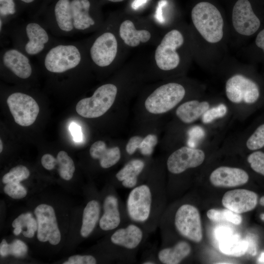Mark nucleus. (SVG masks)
<instances>
[{
  "label": "nucleus",
  "instance_id": "nucleus-4",
  "mask_svg": "<svg viewBox=\"0 0 264 264\" xmlns=\"http://www.w3.org/2000/svg\"><path fill=\"white\" fill-rule=\"evenodd\" d=\"M149 234L139 225L130 221L108 234L102 243L103 253L112 261L135 263L137 252Z\"/></svg>",
  "mask_w": 264,
  "mask_h": 264
},
{
  "label": "nucleus",
  "instance_id": "nucleus-1",
  "mask_svg": "<svg viewBox=\"0 0 264 264\" xmlns=\"http://www.w3.org/2000/svg\"><path fill=\"white\" fill-rule=\"evenodd\" d=\"M125 206L129 220L149 234L158 227L165 212V187L159 176L150 177L131 189Z\"/></svg>",
  "mask_w": 264,
  "mask_h": 264
},
{
  "label": "nucleus",
  "instance_id": "nucleus-23",
  "mask_svg": "<svg viewBox=\"0 0 264 264\" xmlns=\"http://www.w3.org/2000/svg\"><path fill=\"white\" fill-rule=\"evenodd\" d=\"M192 247L186 241L179 240L171 246L163 245L156 251L158 264H178L191 254Z\"/></svg>",
  "mask_w": 264,
  "mask_h": 264
},
{
  "label": "nucleus",
  "instance_id": "nucleus-36",
  "mask_svg": "<svg viewBox=\"0 0 264 264\" xmlns=\"http://www.w3.org/2000/svg\"><path fill=\"white\" fill-rule=\"evenodd\" d=\"M4 193L14 199H22L26 197L28 194L26 188L22 183H8L4 184L3 188Z\"/></svg>",
  "mask_w": 264,
  "mask_h": 264
},
{
  "label": "nucleus",
  "instance_id": "nucleus-6",
  "mask_svg": "<svg viewBox=\"0 0 264 264\" xmlns=\"http://www.w3.org/2000/svg\"><path fill=\"white\" fill-rule=\"evenodd\" d=\"M185 44V36L180 29L173 28L168 31L155 50L157 66L164 71L178 68L182 62L181 49Z\"/></svg>",
  "mask_w": 264,
  "mask_h": 264
},
{
  "label": "nucleus",
  "instance_id": "nucleus-45",
  "mask_svg": "<svg viewBox=\"0 0 264 264\" xmlns=\"http://www.w3.org/2000/svg\"><path fill=\"white\" fill-rule=\"evenodd\" d=\"M147 0H136L132 4V7L134 8H137L143 3H144Z\"/></svg>",
  "mask_w": 264,
  "mask_h": 264
},
{
  "label": "nucleus",
  "instance_id": "nucleus-13",
  "mask_svg": "<svg viewBox=\"0 0 264 264\" xmlns=\"http://www.w3.org/2000/svg\"><path fill=\"white\" fill-rule=\"evenodd\" d=\"M261 21L254 13L248 0H238L234 4L230 24L234 33L239 37H250L256 33Z\"/></svg>",
  "mask_w": 264,
  "mask_h": 264
},
{
  "label": "nucleus",
  "instance_id": "nucleus-5",
  "mask_svg": "<svg viewBox=\"0 0 264 264\" xmlns=\"http://www.w3.org/2000/svg\"><path fill=\"white\" fill-rule=\"evenodd\" d=\"M115 188L113 185L105 187L100 195L102 209L97 227L100 231L107 234L130 221L125 204Z\"/></svg>",
  "mask_w": 264,
  "mask_h": 264
},
{
  "label": "nucleus",
  "instance_id": "nucleus-50",
  "mask_svg": "<svg viewBox=\"0 0 264 264\" xmlns=\"http://www.w3.org/2000/svg\"><path fill=\"white\" fill-rule=\"evenodd\" d=\"M0 153H1L2 152V141H1V140L0 139Z\"/></svg>",
  "mask_w": 264,
  "mask_h": 264
},
{
  "label": "nucleus",
  "instance_id": "nucleus-39",
  "mask_svg": "<svg viewBox=\"0 0 264 264\" xmlns=\"http://www.w3.org/2000/svg\"><path fill=\"white\" fill-rule=\"evenodd\" d=\"M97 258L91 254L74 255L65 261L64 264H96Z\"/></svg>",
  "mask_w": 264,
  "mask_h": 264
},
{
  "label": "nucleus",
  "instance_id": "nucleus-46",
  "mask_svg": "<svg viewBox=\"0 0 264 264\" xmlns=\"http://www.w3.org/2000/svg\"><path fill=\"white\" fill-rule=\"evenodd\" d=\"M260 204L262 205V206H264V196H263L260 200ZM260 218L261 219L264 221V214H262L260 215Z\"/></svg>",
  "mask_w": 264,
  "mask_h": 264
},
{
  "label": "nucleus",
  "instance_id": "nucleus-37",
  "mask_svg": "<svg viewBox=\"0 0 264 264\" xmlns=\"http://www.w3.org/2000/svg\"><path fill=\"white\" fill-rule=\"evenodd\" d=\"M246 160L254 171L264 176V152L253 151L248 155Z\"/></svg>",
  "mask_w": 264,
  "mask_h": 264
},
{
  "label": "nucleus",
  "instance_id": "nucleus-15",
  "mask_svg": "<svg viewBox=\"0 0 264 264\" xmlns=\"http://www.w3.org/2000/svg\"><path fill=\"white\" fill-rule=\"evenodd\" d=\"M118 52V42L115 35L106 31L98 36L92 44L89 55L92 62L101 67L112 64Z\"/></svg>",
  "mask_w": 264,
  "mask_h": 264
},
{
  "label": "nucleus",
  "instance_id": "nucleus-11",
  "mask_svg": "<svg viewBox=\"0 0 264 264\" xmlns=\"http://www.w3.org/2000/svg\"><path fill=\"white\" fill-rule=\"evenodd\" d=\"M173 220L175 230L180 236L196 243L201 241V219L196 206L190 203H183L175 211Z\"/></svg>",
  "mask_w": 264,
  "mask_h": 264
},
{
  "label": "nucleus",
  "instance_id": "nucleus-10",
  "mask_svg": "<svg viewBox=\"0 0 264 264\" xmlns=\"http://www.w3.org/2000/svg\"><path fill=\"white\" fill-rule=\"evenodd\" d=\"M82 61L80 49L73 44L54 46L47 51L44 59L46 69L54 73H62L75 68Z\"/></svg>",
  "mask_w": 264,
  "mask_h": 264
},
{
  "label": "nucleus",
  "instance_id": "nucleus-40",
  "mask_svg": "<svg viewBox=\"0 0 264 264\" xmlns=\"http://www.w3.org/2000/svg\"><path fill=\"white\" fill-rule=\"evenodd\" d=\"M143 139V137L138 135L132 137L126 146V151L127 153L129 155H132L137 149H139Z\"/></svg>",
  "mask_w": 264,
  "mask_h": 264
},
{
  "label": "nucleus",
  "instance_id": "nucleus-38",
  "mask_svg": "<svg viewBox=\"0 0 264 264\" xmlns=\"http://www.w3.org/2000/svg\"><path fill=\"white\" fill-rule=\"evenodd\" d=\"M157 142L158 139L155 134H149L146 135L143 138L139 148L141 154L145 156L151 155Z\"/></svg>",
  "mask_w": 264,
  "mask_h": 264
},
{
  "label": "nucleus",
  "instance_id": "nucleus-16",
  "mask_svg": "<svg viewBox=\"0 0 264 264\" xmlns=\"http://www.w3.org/2000/svg\"><path fill=\"white\" fill-rule=\"evenodd\" d=\"M219 98L203 96L186 101L177 107L176 115L184 124H191L200 120L204 112Z\"/></svg>",
  "mask_w": 264,
  "mask_h": 264
},
{
  "label": "nucleus",
  "instance_id": "nucleus-33",
  "mask_svg": "<svg viewBox=\"0 0 264 264\" xmlns=\"http://www.w3.org/2000/svg\"><path fill=\"white\" fill-rule=\"evenodd\" d=\"M27 251V245L19 239H15L11 243H8L3 239L0 243V255L2 257L11 255L17 258H22L26 255Z\"/></svg>",
  "mask_w": 264,
  "mask_h": 264
},
{
  "label": "nucleus",
  "instance_id": "nucleus-47",
  "mask_svg": "<svg viewBox=\"0 0 264 264\" xmlns=\"http://www.w3.org/2000/svg\"><path fill=\"white\" fill-rule=\"evenodd\" d=\"M259 263L264 264V253H262L259 259Z\"/></svg>",
  "mask_w": 264,
  "mask_h": 264
},
{
  "label": "nucleus",
  "instance_id": "nucleus-2",
  "mask_svg": "<svg viewBox=\"0 0 264 264\" xmlns=\"http://www.w3.org/2000/svg\"><path fill=\"white\" fill-rule=\"evenodd\" d=\"M219 71L224 77V92L232 116L242 121L250 107L260 97L258 84L242 69V66L220 67Z\"/></svg>",
  "mask_w": 264,
  "mask_h": 264
},
{
  "label": "nucleus",
  "instance_id": "nucleus-49",
  "mask_svg": "<svg viewBox=\"0 0 264 264\" xmlns=\"http://www.w3.org/2000/svg\"><path fill=\"white\" fill-rule=\"evenodd\" d=\"M110 1L114 2H121L124 0H107Z\"/></svg>",
  "mask_w": 264,
  "mask_h": 264
},
{
  "label": "nucleus",
  "instance_id": "nucleus-18",
  "mask_svg": "<svg viewBox=\"0 0 264 264\" xmlns=\"http://www.w3.org/2000/svg\"><path fill=\"white\" fill-rule=\"evenodd\" d=\"M257 201L258 195L255 192L243 189L227 191L222 198L224 207L238 214L252 210Z\"/></svg>",
  "mask_w": 264,
  "mask_h": 264
},
{
  "label": "nucleus",
  "instance_id": "nucleus-3",
  "mask_svg": "<svg viewBox=\"0 0 264 264\" xmlns=\"http://www.w3.org/2000/svg\"><path fill=\"white\" fill-rule=\"evenodd\" d=\"M191 19L203 53L222 48L228 35L227 23L215 5L208 1L198 2L192 9Z\"/></svg>",
  "mask_w": 264,
  "mask_h": 264
},
{
  "label": "nucleus",
  "instance_id": "nucleus-32",
  "mask_svg": "<svg viewBox=\"0 0 264 264\" xmlns=\"http://www.w3.org/2000/svg\"><path fill=\"white\" fill-rule=\"evenodd\" d=\"M12 226L13 228H21L22 235L28 239L32 238L38 229L36 218L30 212L22 213L18 216L13 220Z\"/></svg>",
  "mask_w": 264,
  "mask_h": 264
},
{
  "label": "nucleus",
  "instance_id": "nucleus-21",
  "mask_svg": "<svg viewBox=\"0 0 264 264\" xmlns=\"http://www.w3.org/2000/svg\"><path fill=\"white\" fill-rule=\"evenodd\" d=\"M3 65L17 77L25 79L32 72L29 59L18 49L11 48L6 50L1 57Z\"/></svg>",
  "mask_w": 264,
  "mask_h": 264
},
{
  "label": "nucleus",
  "instance_id": "nucleus-22",
  "mask_svg": "<svg viewBox=\"0 0 264 264\" xmlns=\"http://www.w3.org/2000/svg\"><path fill=\"white\" fill-rule=\"evenodd\" d=\"M41 164L44 169L49 171L54 169L58 166L57 170L60 177L66 181L72 179L75 171L73 160L64 151H60L56 158L49 154L43 155L41 158Z\"/></svg>",
  "mask_w": 264,
  "mask_h": 264
},
{
  "label": "nucleus",
  "instance_id": "nucleus-17",
  "mask_svg": "<svg viewBox=\"0 0 264 264\" xmlns=\"http://www.w3.org/2000/svg\"><path fill=\"white\" fill-rule=\"evenodd\" d=\"M247 172L239 167L220 166L209 176L211 184L215 187L230 188L246 184L249 180Z\"/></svg>",
  "mask_w": 264,
  "mask_h": 264
},
{
  "label": "nucleus",
  "instance_id": "nucleus-31",
  "mask_svg": "<svg viewBox=\"0 0 264 264\" xmlns=\"http://www.w3.org/2000/svg\"><path fill=\"white\" fill-rule=\"evenodd\" d=\"M219 241V249L225 255L240 257L244 255L247 251V241L242 240L232 234Z\"/></svg>",
  "mask_w": 264,
  "mask_h": 264
},
{
  "label": "nucleus",
  "instance_id": "nucleus-14",
  "mask_svg": "<svg viewBox=\"0 0 264 264\" xmlns=\"http://www.w3.org/2000/svg\"><path fill=\"white\" fill-rule=\"evenodd\" d=\"M7 104L15 122L22 126H29L36 120L39 107L30 96L22 92H14L9 96Z\"/></svg>",
  "mask_w": 264,
  "mask_h": 264
},
{
  "label": "nucleus",
  "instance_id": "nucleus-43",
  "mask_svg": "<svg viewBox=\"0 0 264 264\" xmlns=\"http://www.w3.org/2000/svg\"><path fill=\"white\" fill-rule=\"evenodd\" d=\"M255 44L258 47L263 50L264 53V28L261 30L257 35Z\"/></svg>",
  "mask_w": 264,
  "mask_h": 264
},
{
  "label": "nucleus",
  "instance_id": "nucleus-28",
  "mask_svg": "<svg viewBox=\"0 0 264 264\" xmlns=\"http://www.w3.org/2000/svg\"><path fill=\"white\" fill-rule=\"evenodd\" d=\"M70 5L74 31H84L95 25V21L89 14L88 0H72Z\"/></svg>",
  "mask_w": 264,
  "mask_h": 264
},
{
  "label": "nucleus",
  "instance_id": "nucleus-27",
  "mask_svg": "<svg viewBox=\"0 0 264 264\" xmlns=\"http://www.w3.org/2000/svg\"><path fill=\"white\" fill-rule=\"evenodd\" d=\"M89 154L92 158L98 160L100 167L108 169L116 165L120 160L121 154L118 147L107 148L101 140L96 141L91 146Z\"/></svg>",
  "mask_w": 264,
  "mask_h": 264
},
{
  "label": "nucleus",
  "instance_id": "nucleus-7",
  "mask_svg": "<svg viewBox=\"0 0 264 264\" xmlns=\"http://www.w3.org/2000/svg\"><path fill=\"white\" fill-rule=\"evenodd\" d=\"M187 94L185 86L176 82H169L156 88L146 98L145 107L150 113L163 114L175 108Z\"/></svg>",
  "mask_w": 264,
  "mask_h": 264
},
{
  "label": "nucleus",
  "instance_id": "nucleus-19",
  "mask_svg": "<svg viewBox=\"0 0 264 264\" xmlns=\"http://www.w3.org/2000/svg\"><path fill=\"white\" fill-rule=\"evenodd\" d=\"M101 196L95 193L88 199L82 215L80 235L83 239L89 237L97 228L101 214Z\"/></svg>",
  "mask_w": 264,
  "mask_h": 264
},
{
  "label": "nucleus",
  "instance_id": "nucleus-8",
  "mask_svg": "<svg viewBox=\"0 0 264 264\" xmlns=\"http://www.w3.org/2000/svg\"><path fill=\"white\" fill-rule=\"evenodd\" d=\"M117 93L116 86L106 84L98 88L89 97L80 100L76 110L82 117L94 118L105 114L112 106Z\"/></svg>",
  "mask_w": 264,
  "mask_h": 264
},
{
  "label": "nucleus",
  "instance_id": "nucleus-26",
  "mask_svg": "<svg viewBox=\"0 0 264 264\" xmlns=\"http://www.w3.org/2000/svg\"><path fill=\"white\" fill-rule=\"evenodd\" d=\"M231 116L232 113L226 101L219 99L204 112L199 121L201 125L209 129L222 124Z\"/></svg>",
  "mask_w": 264,
  "mask_h": 264
},
{
  "label": "nucleus",
  "instance_id": "nucleus-9",
  "mask_svg": "<svg viewBox=\"0 0 264 264\" xmlns=\"http://www.w3.org/2000/svg\"><path fill=\"white\" fill-rule=\"evenodd\" d=\"M33 212L38 224V241L51 246H58L62 241V235L54 207L43 202L38 204Z\"/></svg>",
  "mask_w": 264,
  "mask_h": 264
},
{
  "label": "nucleus",
  "instance_id": "nucleus-29",
  "mask_svg": "<svg viewBox=\"0 0 264 264\" xmlns=\"http://www.w3.org/2000/svg\"><path fill=\"white\" fill-rule=\"evenodd\" d=\"M119 36L125 43L130 47H136L141 43H145L151 38V34L147 30H137L133 22L129 20L123 21L119 28Z\"/></svg>",
  "mask_w": 264,
  "mask_h": 264
},
{
  "label": "nucleus",
  "instance_id": "nucleus-30",
  "mask_svg": "<svg viewBox=\"0 0 264 264\" xmlns=\"http://www.w3.org/2000/svg\"><path fill=\"white\" fill-rule=\"evenodd\" d=\"M55 22L58 28L65 33L74 31L72 22L70 0H59L54 8Z\"/></svg>",
  "mask_w": 264,
  "mask_h": 264
},
{
  "label": "nucleus",
  "instance_id": "nucleus-24",
  "mask_svg": "<svg viewBox=\"0 0 264 264\" xmlns=\"http://www.w3.org/2000/svg\"><path fill=\"white\" fill-rule=\"evenodd\" d=\"M25 29L27 38L24 47L25 52L29 55L40 53L49 42L48 33L41 25L35 22L27 24Z\"/></svg>",
  "mask_w": 264,
  "mask_h": 264
},
{
  "label": "nucleus",
  "instance_id": "nucleus-41",
  "mask_svg": "<svg viewBox=\"0 0 264 264\" xmlns=\"http://www.w3.org/2000/svg\"><path fill=\"white\" fill-rule=\"evenodd\" d=\"M0 15L5 16L14 14L15 5L13 0H0Z\"/></svg>",
  "mask_w": 264,
  "mask_h": 264
},
{
  "label": "nucleus",
  "instance_id": "nucleus-34",
  "mask_svg": "<svg viewBox=\"0 0 264 264\" xmlns=\"http://www.w3.org/2000/svg\"><path fill=\"white\" fill-rule=\"evenodd\" d=\"M207 216L211 220L214 222L226 220L236 225L240 224L242 222V217L240 214L227 208L210 209L207 212Z\"/></svg>",
  "mask_w": 264,
  "mask_h": 264
},
{
  "label": "nucleus",
  "instance_id": "nucleus-48",
  "mask_svg": "<svg viewBox=\"0 0 264 264\" xmlns=\"http://www.w3.org/2000/svg\"><path fill=\"white\" fill-rule=\"evenodd\" d=\"M21 0L25 3H30L34 1V0Z\"/></svg>",
  "mask_w": 264,
  "mask_h": 264
},
{
  "label": "nucleus",
  "instance_id": "nucleus-25",
  "mask_svg": "<svg viewBox=\"0 0 264 264\" xmlns=\"http://www.w3.org/2000/svg\"><path fill=\"white\" fill-rule=\"evenodd\" d=\"M224 144L237 149L253 152L262 149L264 147V123L249 134L241 132Z\"/></svg>",
  "mask_w": 264,
  "mask_h": 264
},
{
  "label": "nucleus",
  "instance_id": "nucleus-12",
  "mask_svg": "<svg viewBox=\"0 0 264 264\" xmlns=\"http://www.w3.org/2000/svg\"><path fill=\"white\" fill-rule=\"evenodd\" d=\"M208 142L202 148L182 146L172 152L166 161L168 172L172 175H179L201 166L206 159L204 147Z\"/></svg>",
  "mask_w": 264,
  "mask_h": 264
},
{
  "label": "nucleus",
  "instance_id": "nucleus-35",
  "mask_svg": "<svg viewBox=\"0 0 264 264\" xmlns=\"http://www.w3.org/2000/svg\"><path fill=\"white\" fill-rule=\"evenodd\" d=\"M29 169L25 166L19 165L12 168L2 177L1 181L4 184L8 183H18L27 179L30 176Z\"/></svg>",
  "mask_w": 264,
  "mask_h": 264
},
{
  "label": "nucleus",
  "instance_id": "nucleus-42",
  "mask_svg": "<svg viewBox=\"0 0 264 264\" xmlns=\"http://www.w3.org/2000/svg\"><path fill=\"white\" fill-rule=\"evenodd\" d=\"M69 131L73 136V140L80 142L82 139V133L81 127L75 123H72L69 127Z\"/></svg>",
  "mask_w": 264,
  "mask_h": 264
},
{
  "label": "nucleus",
  "instance_id": "nucleus-44",
  "mask_svg": "<svg viewBox=\"0 0 264 264\" xmlns=\"http://www.w3.org/2000/svg\"><path fill=\"white\" fill-rule=\"evenodd\" d=\"M230 235H231V230L225 227L218 229L216 232L217 237L219 241Z\"/></svg>",
  "mask_w": 264,
  "mask_h": 264
},
{
  "label": "nucleus",
  "instance_id": "nucleus-20",
  "mask_svg": "<svg viewBox=\"0 0 264 264\" xmlns=\"http://www.w3.org/2000/svg\"><path fill=\"white\" fill-rule=\"evenodd\" d=\"M146 163L140 159L129 161L115 174V188L132 189L140 183V176L145 169Z\"/></svg>",
  "mask_w": 264,
  "mask_h": 264
}]
</instances>
